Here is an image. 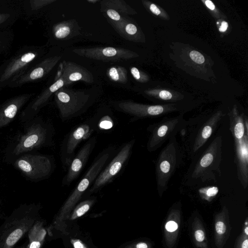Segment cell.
<instances>
[{
  "label": "cell",
  "instance_id": "obj_22",
  "mask_svg": "<svg viewBox=\"0 0 248 248\" xmlns=\"http://www.w3.org/2000/svg\"><path fill=\"white\" fill-rule=\"evenodd\" d=\"M65 86H66L65 79L61 75L60 78L49 87L48 91L45 93V95L42 97L40 101L38 102L36 106H38L41 104L44 103L48 99V97L51 94L55 93L59 89Z\"/></svg>",
  "mask_w": 248,
  "mask_h": 248
},
{
  "label": "cell",
  "instance_id": "obj_38",
  "mask_svg": "<svg viewBox=\"0 0 248 248\" xmlns=\"http://www.w3.org/2000/svg\"><path fill=\"white\" fill-rule=\"evenodd\" d=\"M228 27V24L227 22H226L225 21H223L221 23V26L219 28V30L220 31H222V32L225 31L227 29Z\"/></svg>",
  "mask_w": 248,
  "mask_h": 248
},
{
  "label": "cell",
  "instance_id": "obj_10",
  "mask_svg": "<svg viewBox=\"0 0 248 248\" xmlns=\"http://www.w3.org/2000/svg\"><path fill=\"white\" fill-rule=\"evenodd\" d=\"M109 157L107 153L100 156L90 168L87 173L77 186L67 201L66 205H72L95 181Z\"/></svg>",
  "mask_w": 248,
  "mask_h": 248
},
{
  "label": "cell",
  "instance_id": "obj_5",
  "mask_svg": "<svg viewBox=\"0 0 248 248\" xmlns=\"http://www.w3.org/2000/svg\"><path fill=\"white\" fill-rule=\"evenodd\" d=\"M222 138L216 137L196 163L191 176L194 179L205 177L212 170H217L221 162Z\"/></svg>",
  "mask_w": 248,
  "mask_h": 248
},
{
  "label": "cell",
  "instance_id": "obj_12",
  "mask_svg": "<svg viewBox=\"0 0 248 248\" xmlns=\"http://www.w3.org/2000/svg\"><path fill=\"white\" fill-rule=\"evenodd\" d=\"M234 146L237 176L246 188L248 184V134L242 140L235 141Z\"/></svg>",
  "mask_w": 248,
  "mask_h": 248
},
{
  "label": "cell",
  "instance_id": "obj_42",
  "mask_svg": "<svg viewBox=\"0 0 248 248\" xmlns=\"http://www.w3.org/2000/svg\"><path fill=\"white\" fill-rule=\"evenodd\" d=\"M27 244H26V243L24 244V245H22L21 246L17 248H27Z\"/></svg>",
  "mask_w": 248,
  "mask_h": 248
},
{
  "label": "cell",
  "instance_id": "obj_18",
  "mask_svg": "<svg viewBox=\"0 0 248 248\" xmlns=\"http://www.w3.org/2000/svg\"><path fill=\"white\" fill-rule=\"evenodd\" d=\"M230 116V130L234 141L242 140L246 134H248V124L247 118L233 111Z\"/></svg>",
  "mask_w": 248,
  "mask_h": 248
},
{
  "label": "cell",
  "instance_id": "obj_37",
  "mask_svg": "<svg viewBox=\"0 0 248 248\" xmlns=\"http://www.w3.org/2000/svg\"><path fill=\"white\" fill-rule=\"evenodd\" d=\"M205 4L206 6L210 10H214L215 8V5L214 3L209 0H207L205 1Z\"/></svg>",
  "mask_w": 248,
  "mask_h": 248
},
{
  "label": "cell",
  "instance_id": "obj_35",
  "mask_svg": "<svg viewBox=\"0 0 248 248\" xmlns=\"http://www.w3.org/2000/svg\"><path fill=\"white\" fill-rule=\"evenodd\" d=\"M41 243L38 240H32L29 242L28 248H40Z\"/></svg>",
  "mask_w": 248,
  "mask_h": 248
},
{
  "label": "cell",
  "instance_id": "obj_34",
  "mask_svg": "<svg viewBox=\"0 0 248 248\" xmlns=\"http://www.w3.org/2000/svg\"><path fill=\"white\" fill-rule=\"evenodd\" d=\"M35 57V55L32 53H27L23 55L21 60L24 62H28L32 61Z\"/></svg>",
  "mask_w": 248,
  "mask_h": 248
},
{
  "label": "cell",
  "instance_id": "obj_6",
  "mask_svg": "<svg viewBox=\"0 0 248 248\" xmlns=\"http://www.w3.org/2000/svg\"><path fill=\"white\" fill-rule=\"evenodd\" d=\"M15 165L26 176L32 179L47 176L52 169L49 158L40 155H23L16 160Z\"/></svg>",
  "mask_w": 248,
  "mask_h": 248
},
{
  "label": "cell",
  "instance_id": "obj_31",
  "mask_svg": "<svg viewBox=\"0 0 248 248\" xmlns=\"http://www.w3.org/2000/svg\"><path fill=\"white\" fill-rule=\"evenodd\" d=\"M44 74V69L43 67H39L34 69L30 74V78L32 79H36L42 78Z\"/></svg>",
  "mask_w": 248,
  "mask_h": 248
},
{
  "label": "cell",
  "instance_id": "obj_3",
  "mask_svg": "<svg viewBox=\"0 0 248 248\" xmlns=\"http://www.w3.org/2000/svg\"><path fill=\"white\" fill-rule=\"evenodd\" d=\"M181 149L175 137L168 140L155 162V172L157 188L160 196L168 188L169 182L182 159Z\"/></svg>",
  "mask_w": 248,
  "mask_h": 248
},
{
  "label": "cell",
  "instance_id": "obj_13",
  "mask_svg": "<svg viewBox=\"0 0 248 248\" xmlns=\"http://www.w3.org/2000/svg\"><path fill=\"white\" fill-rule=\"evenodd\" d=\"M61 75L65 79L66 86L78 81L88 83L94 81L93 76L90 71L81 65L69 61H63Z\"/></svg>",
  "mask_w": 248,
  "mask_h": 248
},
{
  "label": "cell",
  "instance_id": "obj_4",
  "mask_svg": "<svg viewBox=\"0 0 248 248\" xmlns=\"http://www.w3.org/2000/svg\"><path fill=\"white\" fill-rule=\"evenodd\" d=\"M181 114L172 118H165L149 126L147 130L150 135L147 142L148 151L153 152L171 138L184 130L188 124Z\"/></svg>",
  "mask_w": 248,
  "mask_h": 248
},
{
  "label": "cell",
  "instance_id": "obj_14",
  "mask_svg": "<svg viewBox=\"0 0 248 248\" xmlns=\"http://www.w3.org/2000/svg\"><path fill=\"white\" fill-rule=\"evenodd\" d=\"M222 117L221 112H217L202 123L199 127L192 146V151L195 153L207 141L217 127Z\"/></svg>",
  "mask_w": 248,
  "mask_h": 248
},
{
  "label": "cell",
  "instance_id": "obj_9",
  "mask_svg": "<svg viewBox=\"0 0 248 248\" xmlns=\"http://www.w3.org/2000/svg\"><path fill=\"white\" fill-rule=\"evenodd\" d=\"M115 105L119 110L138 118L159 116L177 110L171 105H147L128 100L118 101Z\"/></svg>",
  "mask_w": 248,
  "mask_h": 248
},
{
  "label": "cell",
  "instance_id": "obj_20",
  "mask_svg": "<svg viewBox=\"0 0 248 248\" xmlns=\"http://www.w3.org/2000/svg\"><path fill=\"white\" fill-rule=\"evenodd\" d=\"M194 242L198 248H207L205 230L199 218L196 217L192 224Z\"/></svg>",
  "mask_w": 248,
  "mask_h": 248
},
{
  "label": "cell",
  "instance_id": "obj_29",
  "mask_svg": "<svg viewBox=\"0 0 248 248\" xmlns=\"http://www.w3.org/2000/svg\"><path fill=\"white\" fill-rule=\"evenodd\" d=\"M113 123L108 116H105L101 120L99 126L102 129H109L112 126Z\"/></svg>",
  "mask_w": 248,
  "mask_h": 248
},
{
  "label": "cell",
  "instance_id": "obj_8",
  "mask_svg": "<svg viewBox=\"0 0 248 248\" xmlns=\"http://www.w3.org/2000/svg\"><path fill=\"white\" fill-rule=\"evenodd\" d=\"M134 142L133 141H130L122 148L106 169L98 175L91 191L98 189L110 182L119 172L131 154Z\"/></svg>",
  "mask_w": 248,
  "mask_h": 248
},
{
  "label": "cell",
  "instance_id": "obj_26",
  "mask_svg": "<svg viewBox=\"0 0 248 248\" xmlns=\"http://www.w3.org/2000/svg\"><path fill=\"white\" fill-rule=\"evenodd\" d=\"M235 248H248V235L243 232L238 238Z\"/></svg>",
  "mask_w": 248,
  "mask_h": 248
},
{
  "label": "cell",
  "instance_id": "obj_36",
  "mask_svg": "<svg viewBox=\"0 0 248 248\" xmlns=\"http://www.w3.org/2000/svg\"><path fill=\"white\" fill-rule=\"evenodd\" d=\"M150 11L155 15H159L161 12L158 8L154 4H151L150 6Z\"/></svg>",
  "mask_w": 248,
  "mask_h": 248
},
{
  "label": "cell",
  "instance_id": "obj_43",
  "mask_svg": "<svg viewBox=\"0 0 248 248\" xmlns=\"http://www.w3.org/2000/svg\"><path fill=\"white\" fill-rule=\"evenodd\" d=\"M98 1H99V0H88V2H91V3H95V2H98Z\"/></svg>",
  "mask_w": 248,
  "mask_h": 248
},
{
  "label": "cell",
  "instance_id": "obj_23",
  "mask_svg": "<svg viewBox=\"0 0 248 248\" xmlns=\"http://www.w3.org/2000/svg\"><path fill=\"white\" fill-rule=\"evenodd\" d=\"M201 197L208 202H210L217 194L218 188L217 186H208L201 188L198 190Z\"/></svg>",
  "mask_w": 248,
  "mask_h": 248
},
{
  "label": "cell",
  "instance_id": "obj_16",
  "mask_svg": "<svg viewBox=\"0 0 248 248\" xmlns=\"http://www.w3.org/2000/svg\"><path fill=\"white\" fill-rule=\"evenodd\" d=\"M231 231L228 211L224 207L215 217V238L216 246L222 248L228 240Z\"/></svg>",
  "mask_w": 248,
  "mask_h": 248
},
{
  "label": "cell",
  "instance_id": "obj_19",
  "mask_svg": "<svg viewBox=\"0 0 248 248\" xmlns=\"http://www.w3.org/2000/svg\"><path fill=\"white\" fill-rule=\"evenodd\" d=\"M169 217V220L166 222L165 229V238L167 246L169 248L173 246L175 243L179 230V223L176 220L174 219V210H172Z\"/></svg>",
  "mask_w": 248,
  "mask_h": 248
},
{
  "label": "cell",
  "instance_id": "obj_11",
  "mask_svg": "<svg viewBox=\"0 0 248 248\" xmlns=\"http://www.w3.org/2000/svg\"><path fill=\"white\" fill-rule=\"evenodd\" d=\"M46 138V130L40 124L33 125L23 136L13 153L16 155L30 151L42 145Z\"/></svg>",
  "mask_w": 248,
  "mask_h": 248
},
{
  "label": "cell",
  "instance_id": "obj_21",
  "mask_svg": "<svg viewBox=\"0 0 248 248\" xmlns=\"http://www.w3.org/2000/svg\"><path fill=\"white\" fill-rule=\"evenodd\" d=\"M107 75L110 80L120 84H126L128 81L127 71L121 66H114L109 68Z\"/></svg>",
  "mask_w": 248,
  "mask_h": 248
},
{
  "label": "cell",
  "instance_id": "obj_32",
  "mask_svg": "<svg viewBox=\"0 0 248 248\" xmlns=\"http://www.w3.org/2000/svg\"><path fill=\"white\" fill-rule=\"evenodd\" d=\"M90 207L89 204V201H87V203H85L81 205L76 211V214L77 217H81L87 212Z\"/></svg>",
  "mask_w": 248,
  "mask_h": 248
},
{
  "label": "cell",
  "instance_id": "obj_1",
  "mask_svg": "<svg viewBox=\"0 0 248 248\" xmlns=\"http://www.w3.org/2000/svg\"><path fill=\"white\" fill-rule=\"evenodd\" d=\"M35 219L33 207L15 210L0 227V248H13L29 232Z\"/></svg>",
  "mask_w": 248,
  "mask_h": 248
},
{
  "label": "cell",
  "instance_id": "obj_40",
  "mask_svg": "<svg viewBox=\"0 0 248 248\" xmlns=\"http://www.w3.org/2000/svg\"><path fill=\"white\" fill-rule=\"evenodd\" d=\"M75 248H84L83 245L79 241H76L74 243Z\"/></svg>",
  "mask_w": 248,
  "mask_h": 248
},
{
  "label": "cell",
  "instance_id": "obj_41",
  "mask_svg": "<svg viewBox=\"0 0 248 248\" xmlns=\"http://www.w3.org/2000/svg\"><path fill=\"white\" fill-rule=\"evenodd\" d=\"M243 232L247 235H248V225H245V227H244V229Z\"/></svg>",
  "mask_w": 248,
  "mask_h": 248
},
{
  "label": "cell",
  "instance_id": "obj_17",
  "mask_svg": "<svg viewBox=\"0 0 248 248\" xmlns=\"http://www.w3.org/2000/svg\"><path fill=\"white\" fill-rule=\"evenodd\" d=\"M90 127L86 124L77 127L70 135L67 140L66 153L68 155H72L78 144L91 135Z\"/></svg>",
  "mask_w": 248,
  "mask_h": 248
},
{
  "label": "cell",
  "instance_id": "obj_24",
  "mask_svg": "<svg viewBox=\"0 0 248 248\" xmlns=\"http://www.w3.org/2000/svg\"><path fill=\"white\" fill-rule=\"evenodd\" d=\"M71 32L72 29L68 23H62L55 28L54 35L57 39H62L67 38Z\"/></svg>",
  "mask_w": 248,
  "mask_h": 248
},
{
  "label": "cell",
  "instance_id": "obj_33",
  "mask_svg": "<svg viewBox=\"0 0 248 248\" xmlns=\"http://www.w3.org/2000/svg\"><path fill=\"white\" fill-rule=\"evenodd\" d=\"M158 95L159 98L164 100H170L172 97L171 93L170 92L166 90L160 91Z\"/></svg>",
  "mask_w": 248,
  "mask_h": 248
},
{
  "label": "cell",
  "instance_id": "obj_7",
  "mask_svg": "<svg viewBox=\"0 0 248 248\" xmlns=\"http://www.w3.org/2000/svg\"><path fill=\"white\" fill-rule=\"evenodd\" d=\"M72 51L82 57L103 61L126 60L137 56V54L127 49L110 46L76 48Z\"/></svg>",
  "mask_w": 248,
  "mask_h": 248
},
{
  "label": "cell",
  "instance_id": "obj_15",
  "mask_svg": "<svg viewBox=\"0 0 248 248\" xmlns=\"http://www.w3.org/2000/svg\"><path fill=\"white\" fill-rule=\"evenodd\" d=\"M94 141L91 140L80 149L73 159L64 179V184H69L80 174L93 149Z\"/></svg>",
  "mask_w": 248,
  "mask_h": 248
},
{
  "label": "cell",
  "instance_id": "obj_27",
  "mask_svg": "<svg viewBox=\"0 0 248 248\" xmlns=\"http://www.w3.org/2000/svg\"><path fill=\"white\" fill-rule=\"evenodd\" d=\"M189 56L193 61L199 64L203 63L205 61L203 56L197 51H191Z\"/></svg>",
  "mask_w": 248,
  "mask_h": 248
},
{
  "label": "cell",
  "instance_id": "obj_2",
  "mask_svg": "<svg viewBox=\"0 0 248 248\" xmlns=\"http://www.w3.org/2000/svg\"><path fill=\"white\" fill-rule=\"evenodd\" d=\"M99 89L74 90L63 87L55 93L56 105L63 120L75 116L88 107L99 94Z\"/></svg>",
  "mask_w": 248,
  "mask_h": 248
},
{
  "label": "cell",
  "instance_id": "obj_30",
  "mask_svg": "<svg viewBox=\"0 0 248 248\" xmlns=\"http://www.w3.org/2000/svg\"><path fill=\"white\" fill-rule=\"evenodd\" d=\"M124 30L125 33L129 35H134L137 32V27L132 23H127L124 25Z\"/></svg>",
  "mask_w": 248,
  "mask_h": 248
},
{
  "label": "cell",
  "instance_id": "obj_25",
  "mask_svg": "<svg viewBox=\"0 0 248 248\" xmlns=\"http://www.w3.org/2000/svg\"><path fill=\"white\" fill-rule=\"evenodd\" d=\"M106 13L107 16L113 21H120V22L124 21L119 13L113 9L110 8L106 10Z\"/></svg>",
  "mask_w": 248,
  "mask_h": 248
},
{
  "label": "cell",
  "instance_id": "obj_28",
  "mask_svg": "<svg viewBox=\"0 0 248 248\" xmlns=\"http://www.w3.org/2000/svg\"><path fill=\"white\" fill-rule=\"evenodd\" d=\"M130 72L133 78L137 80L140 82H144L146 80V78L141 74L139 70L135 67L130 68Z\"/></svg>",
  "mask_w": 248,
  "mask_h": 248
},
{
  "label": "cell",
  "instance_id": "obj_39",
  "mask_svg": "<svg viewBox=\"0 0 248 248\" xmlns=\"http://www.w3.org/2000/svg\"><path fill=\"white\" fill-rule=\"evenodd\" d=\"M136 248H148V246L146 243L140 242L136 245Z\"/></svg>",
  "mask_w": 248,
  "mask_h": 248
}]
</instances>
